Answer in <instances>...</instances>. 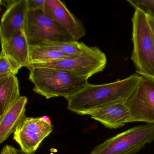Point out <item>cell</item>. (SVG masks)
Here are the masks:
<instances>
[{"label": "cell", "instance_id": "cell-23", "mask_svg": "<svg viewBox=\"0 0 154 154\" xmlns=\"http://www.w3.org/2000/svg\"><path fill=\"white\" fill-rule=\"evenodd\" d=\"M19 151V154H35V153H31V154H28V153H25V152H23L22 150L20 149V150H18Z\"/></svg>", "mask_w": 154, "mask_h": 154}, {"label": "cell", "instance_id": "cell-21", "mask_svg": "<svg viewBox=\"0 0 154 154\" xmlns=\"http://www.w3.org/2000/svg\"><path fill=\"white\" fill-rule=\"evenodd\" d=\"M148 22L154 38V17L146 14Z\"/></svg>", "mask_w": 154, "mask_h": 154}, {"label": "cell", "instance_id": "cell-19", "mask_svg": "<svg viewBox=\"0 0 154 154\" xmlns=\"http://www.w3.org/2000/svg\"><path fill=\"white\" fill-rule=\"evenodd\" d=\"M45 0H27L28 11L44 10Z\"/></svg>", "mask_w": 154, "mask_h": 154}, {"label": "cell", "instance_id": "cell-16", "mask_svg": "<svg viewBox=\"0 0 154 154\" xmlns=\"http://www.w3.org/2000/svg\"><path fill=\"white\" fill-rule=\"evenodd\" d=\"M38 45L53 48L69 56L79 55L86 51L89 48L84 43L79 42L78 41L70 42L45 41Z\"/></svg>", "mask_w": 154, "mask_h": 154}, {"label": "cell", "instance_id": "cell-14", "mask_svg": "<svg viewBox=\"0 0 154 154\" xmlns=\"http://www.w3.org/2000/svg\"><path fill=\"white\" fill-rule=\"evenodd\" d=\"M20 96L19 81L16 75L0 78V117Z\"/></svg>", "mask_w": 154, "mask_h": 154}, {"label": "cell", "instance_id": "cell-10", "mask_svg": "<svg viewBox=\"0 0 154 154\" xmlns=\"http://www.w3.org/2000/svg\"><path fill=\"white\" fill-rule=\"evenodd\" d=\"M28 11L27 0H15L7 8L2 17L1 40L8 39L19 31H25Z\"/></svg>", "mask_w": 154, "mask_h": 154}, {"label": "cell", "instance_id": "cell-5", "mask_svg": "<svg viewBox=\"0 0 154 154\" xmlns=\"http://www.w3.org/2000/svg\"><path fill=\"white\" fill-rule=\"evenodd\" d=\"M107 61L105 54L100 48L97 47H89L79 55L45 63H31L29 67L61 69L89 79L94 75L102 72L106 66Z\"/></svg>", "mask_w": 154, "mask_h": 154}, {"label": "cell", "instance_id": "cell-1", "mask_svg": "<svg viewBox=\"0 0 154 154\" xmlns=\"http://www.w3.org/2000/svg\"><path fill=\"white\" fill-rule=\"evenodd\" d=\"M141 76L134 74L113 82L101 85L88 83L80 91L66 98L67 109L80 115H87L90 112L112 103L128 100L139 82Z\"/></svg>", "mask_w": 154, "mask_h": 154}, {"label": "cell", "instance_id": "cell-12", "mask_svg": "<svg viewBox=\"0 0 154 154\" xmlns=\"http://www.w3.org/2000/svg\"><path fill=\"white\" fill-rule=\"evenodd\" d=\"M1 42V53L15 59L23 67L28 68L30 45L25 31H19L8 39Z\"/></svg>", "mask_w": 154, "mask_h": 154}, {"label": "cell", "instance_id": "cell-18", "mask_svg": "<svg viewBox=\"0 0 154 154\" xmlns=\"http://www.w3.org/2000/svg\"><path fill=\"white\" fill-rule=\"evenodd\" d=\"M134 8H139L154 17V0H127Z\"/></svg>", "mask_w": 154, "mask_h": 154}, {"label": "cell", "instance_id": "cell-9", "mask_svg": "<svg viewBox=\"0 0 154 154\" xmlns=\"http://www.w3.org/2000/svg\"><path fill=\"white\" fill-rule=\"evenodd\" d=\"M45 14L65 29L75 41L84 36L86 30L83 24L59 0H45Z\"/></svg>", "mask_w": 154, "mask_h": 154}, {"label": "cell", "instance_id": "cell-13", "mask_svg": "<svg viewBox=\"0 0 154 154\" xmlns=\"http://www.w3.org/2000/svg\"><path fill=\"white\" fill-rule=\"evenodd\" d=\"M27 101L26 96H20L0 117V143H2L14 133L19 124L26 117L25 112Z\"/></svg>", "mask_w": 154, "mask_h": 154}, {"label": "cell", "instance_id": "cell-17", "mask_svg": "<svg viewBox=\"0 0 154 154\" xmlns=\"http://www.w3.org/2000/svg\"><path fill=\"white\" fill-rule=\"evenodd\" d=\"M22 67V66L15 59L1 52L0 78L16 75Z\"/></svg>", "mask_w": 154, "mask_h": 154}, {"label": "cell", "instance_id": "cell-20", "mask_svg": "<svg viewBox=\"0 0 154 154\" xmlns=\"http://www.w3.org/2000/svg\"><path fill=\"white\" fill-rule=\"evenodd\" d=\"M1 154H19V151L13 146L6 145L2 150Z\"/></svg>", "mask_w": 154, "mask_h": 154}, {"label": "cell", "instance_id": "cell-11", "mask_svg": "<svg viewBox=\"0 0 154 154\" xmlns=\"http://www.w3.org/2000/svg\"><path fill=\"white\" fill-rule=\"evenodd\" d=\"M104 127L117 129L129 122L130 113L125 102L105 105L95 109L87 114Z\"/></svg>", "mask_w": 154, "mask_h": 154}, {"label": "cell", "instance_id": "cell-7", "mask_svg": "<svg viewBox=\"0 0 154 154\" xmlns=\"http://www.w3.org/2000/svg\"><path fill=\"white\" fill-rule=\"evenodd\" d=\"M125 103L130 113L129 122L154 124V78L142 76Z\"/></svg>", "mask_w": 154, "mask_h": 154}, {"label": "cell", "instance_id": "cell-15", "mask_svg": "<svg viewBox=\"0 0 154 154\" xmlns=\"http://www.w3.org/2000/svg\"><path fill=\"white\" fill-rule=\"evenodd\" d=\"M70 57L72 56L49 47L40 45H32L29 47V64L50 62Z\"/></svg>", "mask_w": 154, "mask_h": 154}, {"label": "cell", "instance_id": "cell-22", "mask_svg": "<svg viewBox=\"0 0 154 154\" xmlns=\"http://www.w3.org/2000/svg\"><path fill=\"white\" fill-rule=\"evenodd\" d=\"M42 117L44 121L48 122V123H50V124H51V120H50V118L48 116H44Z\"/></svg>", "mask_w": 154, "mask_h": 154}, {"label": "cell", "instance_id": "cell-4", "mask_svg": "<svg viewBox=\"0 0 154 154\" xmlns=\"http://www.w3.org/2000/svg\"><path fill=\"white\" fill-rule=\"evenodd\" d=\"M154 140V124L146 123L107 139L90 154H134Z\"/></svg>", "mask_w": 154, "mask_h": 154}, {"label": "cell", "instance_id": "cell-6", "mask_svg": "<svg viewBox=\"0 0 154 154\" xmlns=\"http://www.w3.org/2000/svg\"><path fill=\"white\" fill-rule=\"evenodd\" d=\"M25 31L30 45L45 41H75L65 29L41 10L28 11Z\"/></svg>", "mask_w": 154, "mask_h": 154}, {"label": "cell", "instance_id": "cell-2", "mask_svg": "<svg viewBox=\"0 0 154 154\" xmlns=\"http://www.w3.org/2000/svg\"><path fill=\"white\" fill-rule=\"evenodd\" d=\"M29 79L34 84L33 91L49 99L72 96L88 83L87 78L77 76L61 69L29 67Z\"/></svg>", "mask_w": 154, "mask_h": 154}, {"label": "cell", "instance_id": "cell-3", "mask_svg": "<svg viewBox=\"0 0 154 154\" xmlns=\"http://www.w3.org/2000/svg\"><path fill=\"white\" fill-rule=\"evenodd\" d=\"M132 18L133 51L131 59L136 72L143 77L154 78V38L146 14L135 8Z\"/></svg>", "mask_w": 154, "mask_h": 154}, {"label": "cell", "instance_id": "cell-8", "mask_svg": "<svg viewBox=\"0 0 154 154\" xmlns=\"http://www.w3.org/2000/svg\"><path fill=\"white\" fill-rule=\"evenodd\" d=\"M54 126L42 117H26L16 128L13 139L21 150L28 154L35 153L42 141L53 131Z\"/></svg>", "mask_w": 154, "mask_h": 154}]
</instances>
